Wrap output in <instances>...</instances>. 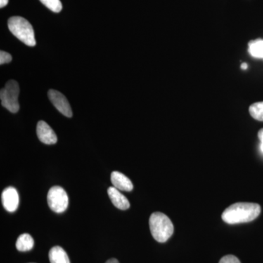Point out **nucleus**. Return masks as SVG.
<instances>
[{
  "instance_id": "1",
  "label": "nucleus",
  "mask_w": 263,
  "mask_h": 263,
  "mask_svg": "<svg viewBox=\"0 0 263 263\" xmlns=\"http://www.w3.org/2000/svg\"><path fill=\"white\" fill-rule=\"evenodd\" d=\"M261 213L259 204L252 202H237L223 212L221 219L230 224L250 222L258 217Z\"/></svg>"
},
{
  "instance_id": "9",
  "label": "nucleus",
  "mask_w": 263,
  "mask_h": 263,
  "mask_svg": "<svg viewBox=\"0 0 263 263\" xmlns=\"http://www.w3.org/2000/svg\"><path fill=\"white\" fill-rule=\"evenodd\" d=\"M110 180L114 187L120 191L131 192L133 190V183L122 173L114 171L110 176Z\"/></svg>"
},
{
  "instance_id": "19",
  "label": "nucleus",
  "mask_w": 263,
  "mask_h": 263,
  "mask_svg": "<svg viewBox=\"0 0 263 263\" xmlns=\"http://www.w3.org/2000/svg\"><path fill=\"white\" fill-rule=\"evenodd\" d=\"M258 138L261 143H263V129H261L258 133Z\"/></svg>"
},
{
  "instance_id": "11",
  "label": "nucleus",
  "mask_w": 263,
  "mask_h": 263,
  "mask_svg": "<svg viewBox=\"0 0 263 263\" xmlns=\"http://www.w3.org/2000/svg\"><path fill=\"white\" fill-rule=\"evenodd\" d=\"M51 263H70L67 254L60 247H53L48 254Z\"/></svg>"
},
{
  "instance_id": "18",
  "label": "nucleus",
  "mask_w": 263,
  "mask_h": 263,
  "mask_svg": "<svg viewBox=\"0 0 263 263\" xmlns=\"http://www.w3.org/2000/svg\"><path fill=\"white\" fill-rule=\"evenodd\" d=\"M9 0H0V8H3L8 5Z\"/></svg>"
},
{
  "instance_id": "6",
  "label": "nucleus",
  "mask_w": 263,
  "mask_h": 263,
  "mask_svg": "<svg viewBox=\"0 0 263 263\" xmlns=\"http://www.w3.org/2000/svg\"><path fill=\"white\" fill-rule=\"evenodd\" d=\"M48 95L50 101L60 113L63 114L65 117H72V109H71L70 103L67 99L65 98V95H62L60 91L53 89L49 90Z\"/></svg>"
},
{
  "instance_id": "16",
  "label": "nucleus",
  "mask_w": 263,
  "mask_h": 263,
  "mask_svg": "<svg viewBox=\"0 0 263 263\" xmlns=\"http://www.w3.org/2000/svg\"><path fill=\"white\" fill-rule=\"evenodd\" d=\"M12 61V56L6 51H0V65L9 63Z\"/></svg>"
},
{
  "instance_id": "14",
  "label": "nucleus",
  "mask_w": 263,
  "mask_h": 263,
  "mask_svg": "<svg viewBox=\"0 0 263 263\" xmlns=\"http://www.w3.org/2000/svg\"><path fill=\"white\" fill-rule=\"evenodd\" d=\"M249 113L256 120L263 122V102L252 104L249 107Z\"/></svg>"
},
{
  "instance_id": "4",
  "label": "nucleus",
  "mask_w": 263,
  "mask_h": 263,
  "mask_svg": "<svg viewBox=\"0 0 263 263\" xmlns=\"http://www.w3.org/2000/svg\"><path fill=\"white\" fill-rule=\"evenodd\" d=\"M19 92L20 88L14 80L8 81L0 91L2 105L11 113H17L20 108L18 100Z\"/></svg>"
},
{
  "instance_id": "20",
  "label": "nucleus",
  "mask_w": 263,
  "mask_h": 263,
  "mask_svg": "<svg viewBox=\"0 0 263 263\" xmlns=\"http://www.w3.org/2000/svg\"><path fill=\"white\" fill-rule=\"evenodd\" d=\"M105 263H119V261H118L117 259L112 258V259H109V260L107 261V262Z\"/></svg>"
},
{
  "instance_id": "2",
  "label": "nucleus",
  "mask_w": 263,
  "mask_h": 263,
  "mask_svg": "<svg viewBox=\"0 0 263 263\" xmlns=\"http://www.w3.org/2000/svg\"><path fill=\"white\" fill-rule=\"evenodd\" d=\"M149 227L152 236L160 243L167 241L174 232L172 221L168 216L161 212L153 213L151 215Z\"/></svg>"
},
{
  "instance_id": "17",
  "label": "nucleus",
  "mask_w": 263,
  "mask_h": 263,
  "mask_svg": "<svg viewBox=\"0 0 263 263\" xmlns=\"http://www.w3.org/2000/svg\"><path fill=\"white\" fill-rule=\"evenodd\" d=\"M219 263H240L239 259L234 255H227L220 259Z\"/></svg>"
},
{
  "instance_id": "5",
  "label": "nucleus",
  "mask_w": 263,
  "mask_h": 263,
  "mask_svg": "<svg viewBox=\"0 0 263 263\" xmlns=\"http://www.w3.org/2000/svg\"><path fill=\"white\" fill-rule=\"evenodd\" d=\"M48 206L53 212L62 213L68 207V196L61 186L50 189L47 195Z\"/></svg>"
},
{
  "instance_id": "12",
  "label": "nucleus",
  "mask_w": 263,
  "mask_h": 263,
  "mask_svg": "<svg viewBox=\"0 0 263 263\" xmlns=\"http://www.w3.org/2000/svg\"><path fill=\"white\" fill-rule=\"evenodd\" d=\"M33 246H34V240L28 233L21 235L15 243L16 249L20 252H28L33 248Z\"/></svg>"
},
{
  "instance_id": "8",
  "label": "nucleus",
  "mask_w": 263,
  "mask_h": 263,
  "mask_svg": "<svg viewBox=\"0 0 263 263\" xmlns=\"http://www.w3.org/2000/svg\"><path fill=\"white\" fill-rule=\"evenodd\" d=\"M37 136L40 141L45 144H55L57 142L56 133L44 121H40L37 124Z\"/></svg>"
},
{
  "instance_id": "22",
  "label": "nucleus",
  "mask_w": 263,
  "mask_h": 263,
  "mask_svg": "<svg viewBox=\"0 0 263 263\" xmlns=\"http://www.w3.org/2000/svg\"><path fill=\"white\" fill-rule=\"evenodd\" d=\"M260 150H261V152H262L263 153V143H261V144H260Z\"/></svg>"
},
{
  "instance_id": "15",
  "label": "nucleus",
  "mask_w": 263,
  "mask_h": 263,
  "mask_svg": "<svg viewBox=\"0 0 263 263\" xmlns=\"http://www.w3.org/2000/svg\"><path fill=\"white\" fill-rule=\"evenodd\" d=\"M45 6L54 13H60L62 10V5L60 0H40Z\"/></svg>"
},
{
  "instance_id": "10",
  "label": "nucleus",
  "mask_w": 263,
  "mask_h": 263,
  "mask_svg": "<svg viewBox=\"0 0 263 263\" xmlns=\"http://www.w3.org/2000/svg\"><path fill=\"white\" fill-rule=\"evenodd\" d=\"M108 194L112 203L117 209H121V210H127L130 206V204H129L127 197L120 193V190H117L114 186L108 188Z\"/></svg>"
},
{
  "instance_id": "21",
  "label": "nucleus",
  "mask_w": 263,
  "mask_h": 263,
  "mask_svg": "<svg viewBox=\"0 0 263 263\" xmlns=\"http://www.w3.org/2000/svg\"><path fill=\"white\" fill-rule=\"evenodd\" d=\"M247 67H248V66H247V64L243 63L241 65V68L243 69V70H246V69H247Z\"/></svg>"
},
{
  "instance_id": "3",
  "label": "nucleus",
  "mask_w": 263,
  "mask_h": 263,
  "mask_svg": "<svg viewBox=\"0 0 263 263\" xmlns=\"http://www.w3.org/2000/svg\"><path fill=\"white\" fill-rule=\"evenodd\" d=\"M8 28L12 34L28 46H34L36 40L32 24L23 17L13 16L8 20Z\"/></svg>"
},
{
  "instance_id": "13",
  "label": "nucleus",
  "mask_w": 263,
  "mask_h": 263,
  "mask_svg": "<svg viewBox=\"0 0 263 263\" xmlns=\"http://www.w3.org/2000/svg\"><path fill=\"white\" fill-rule=\"evenodd\" d=\"M249 52L254 58L263 59V40L250 41L249 43Z\"/></svg>"
},
{
  "instance_id": "7",
  "label": "nucleus",
  "mask_w": 263,
  "mask_h": 263,
  "mask_svg": "<svg viewBox=\"0 0 263 263\" xmlns=\"http://www.w3.org/2000/svg\"><path fill=\"white\" fill-rule=\"evenodd\" d=\"M2 202L5 210L13 212L18 209L19 203L18 194L15 188L8 187L2 193Z\"/></svg>"
}]
</instances>
